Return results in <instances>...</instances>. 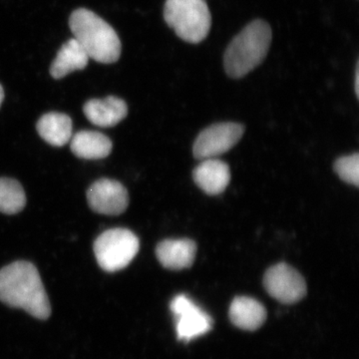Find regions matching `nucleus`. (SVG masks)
<instances>
[{
	"instance_id": "1",
	"label": "nucleus",
	"mask_w": 359,
	"mask_h": 359,
	"mask_svg": "<svg viewBox=\"0 0 359 359\" xmlns=\"http://www.w3.org/2000/svg\"><path fill=\"white\" fill-rule=\"evenodd\" d=\"M0 301L39 320L51 314L50 302L34 264L20 261L0 269Z\"/></svg>"
},
{
	"instance_id": "2",
	"label": "nucleus",
	"mask_w": 359,
	"mask_h": 359,
	"mask_svg": "<svg viewBox=\"0 0 359 359\" xmlns=\"http://www.w3.org/2000/svg\"><path fill=\"white\" fill-rule=\"evenodd\" d=\"M71 32L89 58L103 65L119 60L122 45L114 28L88 9L73 11L69 20Z\"/></svg>"
},
{
	"instance_id": "3",
	"label": "nucleus",
	"mask_w": 359,
	"mask_h": 359,
	"mask_svg": "<svg viewBox=\"0 0 359 359\" xmlns=\"http://www.w3.org/2000/svg\"><path fill=\"white\" fill-rule=\"evenodd\" d=\"M273 32L266 21L257 20L245 26L231 40L224 55L226 74L233 79L249 74L266 59L271 46Z\"/></svg>"
},
{
	"instance_id": "4",
	"label": "nucleus",
	"mask_w": 359,
	"mask_h": 359,
	"mask_svg": "<svg viewBox=\"0 0 359 359\" xmlns=\"http://www.w3.org/2000/svg\"><path fill=\"white\" fill-rule=\"evenodd\" d=\"M164 20L177 36L189 43H201L211 30L212 14L205 0H167Z\"/></svg>"
},
{
	"instance_id": "5",
	"label": "nucleus",
	"mask_w": 359,
	"mask_h": 359,
	"mask_svg": "<svg viewBox=\"0 0 359 359\" xmlns=\"http://www.w3.org/2000/svg\"><path fill=\"white\" fill-rule=\"evenodd\" d=\"M140 249L133 231L116 228L104 231L94 242L97 263L103 271L115 273L128 266Z\"/></svg>"
},
{
	"instance_id": "6",
	"label": "nucleus",
	"mask_w": 359,
	"mask_h": 359,
	"mask_svg": "<svg viewBox=\"0 0 359 359\" xmlns=\"http://www.w3.org/2000/svg\"><path fill=\"white\" fill-rule=\"evenodd\" d=\"M176 321L177 339L189 342L211 332L212 318L187 294H178L170 302Z\"/></svg>"
},
{
	"instance_id": "7",
	"label": "nucleus",
	"mask_w": 359,
	"mask_h": 359,
	"mask_svg": "<svg viewBox=\"0 0 359 359\" xmlns=\"http://www.w3.org/2000/svg\"><path fill=\"white\" fill-rule=\"evenodd\" d=\"M245 128L238 123H218L201 132L194 143V157L214 159L228 152L242 139Z\"/></svg>"
},
{
	"instance_id": "8",
	"label": "nucleus",
	"mask_w": 359,
	"mask_h": 359,
	"mask_svg": "<svg viewBox=\"0 0 359 359\" xmlns=\"http://www.w3.org/2000/svg\"><path fill=\"white\" fill-rule=\"evenodd\" d=\"M264 287L271 297L285 304L301 302L308 292L306 280L301 273L285 263L275 264L266 271Z\"/></svg>"
},
{
	"instance_id": "9",
	"label": "nucleus",
	"mask_w": 359,
	"mask_h": 359,
	"mask_svg": "<svg viewBox=\"0 0 359 359\" xmlns=\"http://www.w3.org/2000/svg\"><path fill=\"white\" fill-rule=\"evenodd\" d=\"M90 208L97 214L118 216L126 211L129 195L126 188L115 180L100 179L87 191Z\"/></svg>"
},
{
	"instance_id": "10",
	"label": "nucleus",
	"mask_w": 359,
	"mask_h": 359,
	"mask_svg": "<svg viewBox=\"0 0 359 359\" xmlns=\"http://www.w3.org/2000/svg\"><path fill=\"white\" fill-rule=\"evenodd\" d=\"M197 245L190 238L165 240L157 245L156 256L165 269L182 271L193 266Z\"/></svg>"
},
{
	"instance_id": "11",
	"label": "nucleus",
	"mask_w": 359,
	"mask_h": 359,
	"mask_svg": "<svg viewBox=\"0 0 359 359\" xmlns=\"http://www.w3.org/2000/svg\"><path fill=\"white\" fill-rule=\"evenodd\" d=\"M83 112L92 124L109 128L126 118L128 107L122 99L109 96L105 99H91L85 103Z\"/></svg>"
},
{
	"instance_id": "12",
	"label": "nucleus",
	"mask_w": 359,
	"mask_h": 359,
	"mask_svg": "<svg viewBox=\"0 0 359 359\" xmlns=\"http://www.w3.org/2000/svg\"><path fill=\"white\" fill-rule=\"evenodd\" d=\"M193 178L201 190L208 195L223 193L231 181L230 168L223 161L203 160L193 172Z\"/></svg>"
},
{
	"instance_id": "13",
	"label": "nucleus",
	"mask_w": 359,
	"mask_h": 359,
	"mask_svg": "<svg viewBox=\"0 0 359 359\" xmlns=\"http://www.w3.org/2000/svg\"><path fill=\"white\" fill-rule=\"evenodd\" d=\"M229 316L235 327L255 332L266 323V309L252 297H237L231 302Z\"/></svg>"
},
{
	"instance_id": "14",
	"label": "nucleus",
	"mask_w": 359,
	"mask_h": 359,
	"mask_svg": "<svg viewBox=\"0 0 359 359\" xmlns=\"http://www.w3.org/2000/svg\"><path fill=\"white\" fill-rule=\"evenodd\" d=\"M73 154L84 160H100L112 151V141L106 135L95 131H80L71 138Z\"/></svg>"
},
{
	"instance_id": "15",
	"label": "nucleus",
	"mask_w": 359,
	"mask_h": 359,
	"mask_svg": "<svg viewBox=\"0 0 359 359\" xmlns=\"http://www.w3.org/2000/svg\"><path fill=\"white\" fill-rule=\"evenodd\" d=\"M89 56L78 43L71 39L62 45L57 55L52 62L50 75L54 79H61L75 70H82L88 65Z\"/></svg>"
},
{
	"instance_id": "16",
	"label": "nucleus",
	"mask_w": 359,
	"mask_h": 359,
	"mask_svg": "<svg viewBox=\"0 0 359 359\" xmlns=\"http://www.w3.org/2000/svg\"><path fill=\"white\" fill-rule=\"evenodd\" d=\"M39 136L55 147H62L72 138V120L62 113L44 114L36 125Z\"/></svg>"
},
{
	"instance_id": "17",
	"label": "nucleus",
	"mask_w": 359,
	"mask_h": 359,
	"mask_svg": "<svg viewBox=\"0 0 359 359\" xmlns=\"http://www.w3.org/2000/svg\"><path fill=\"white\" fill-rule=\"evenodd\" d=\"M26 196L22 186L16 180L0 178V212L15 215L22 211Z\"/></svg>"
},
{
	"instance_id": "18",
	"label": "nucleus",
	"mask_w": 359,
	"mask_h": 359,
	"mask_svg": "<svg viewBox=\"0 0 359 359\" xmlns=\"http://www.w3.org/2000/svg\"><path fill=\"white\" fill-rule=\"evenodd\" d=\"M334 171L342 181L355 187L359 185V156H344L334 163Z\"/></svg>"
},
{
	"instance_id": "19",
	"label": "nucleus",
	"mask_w": 359,
	"mask_h": 359,
	"mask_svg": "<svg viewBox=\"0 0 359 359\" xmlns=\"http://www.w3.org/2000/svg\"><path fill=\"white\" fill-rule=\"evenodd\" d=\"M354 91H355L356 96L359 97V69L358 63L356 65L355 69V81H354Z\"/></svg>"
},
{
	"instance_id": "20",
	"label": "nucleus",
	"mask_w": 359,
	"mask_h": 359,
	"mask_svg": "<svg viewBox=\"0 0 359 359\" xmlns=\"http://www.w3.org/2000/svg\"><path fill=\"white\" fill-rule=\"evenodd\" d=\"M4 90L2 88L1 84H0V106L4 102Z\"/></svg>"
}]
</instances>
